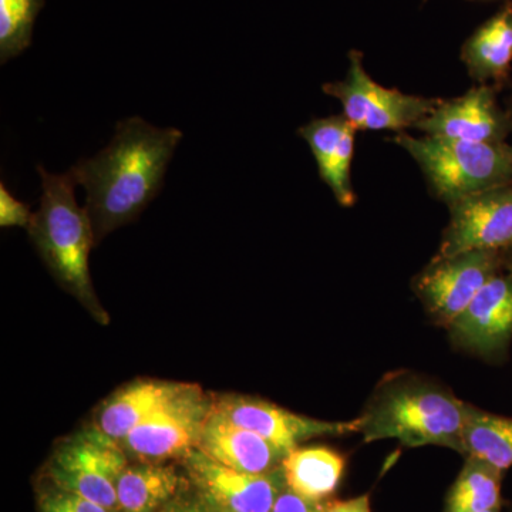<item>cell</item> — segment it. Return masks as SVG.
Returning a JSON list of instances; mask_svg holds the SVG:
<instances>
[{
    "mask_svg": "<svg viewBox=\"0 0 512 512\" xmlns=\"http://www.w3.org/2000/svg\"><path fill=\"white\" fill-rule=\"evenodd\" d=\"M448 208L450 222L434 259L512 247V184L467 195Z\"/></svg>",
    "mask_w": 512,
    "mask_h": 512,
    "instance_id": "cell-9",
    "label": "cell"
},
{
    "mask_svg": "<svg viewBox=\"0 0 512 512\" xmlns=\"http://www.w3.org/2000/svg\"><path fill=\"white\" fill-rule=\"evenodd\" d=\"M113 512H126V511L117 510V511H113Z\"/></svg>",
    "mask_w": 512,
    "mask_h": 512,
    "instance_id": "cell-31",
    "label": "cell"
},
{
    "mask_svg": "<svg viewBox=\"0 0 512 512\" xmlns=\"http://www.w3.org/2000/svg\"><path fill=\"white\" fill-rule=\"evenodd\" d=\"M127 464V454L119 441L90 423L56 444L46 473L56 487L117 511V483Z\"/></svg>",
    "mask_w": 512,
    "mask_h": 512,
    "instance_id": "cell-5",
    "label": "cell"
},
{
    "mask_svg": "<svg viewBox=\"0 0 512 512\" xmlns=\"http://www.w3.org/2000/svg\"><path fill=\"white\" fill-rule=\"evenodd\" d=\"M508 114H510V120H511V126H512V107H511L510 113H508Z\"/></svg>",
    "mask_w": 512,
    "mask_h": 512,
    "instance_id": "cell-29",
    "label": "cell"
},
{
    "mask_svg": "<svg viewBox=\"0 0 512 512\" xmlns=\"http://www.w3.org/2000/svg\"><path fill=\"white\" fill-rule=\"evenodd\" d=\"M212 397L198 384L144 420L120 441L128 460L167 463L183 460L198 448L202 429L211 412Z\"/></svg>",
    "mask_w": 512,
    "mask_h": 512,
    "instance_id": "cell-7",
    "label": "cell"
},
{
    "mask_svg": "<svg viewBox=\"0 0 512 512\" xmlns=\"http://www.w3.org/2000/svg\"><path fill=\"white\" fill-rule=\"evenodd\" d=\"M198 450L222 466L249 474L271 473L281 467L286 456L264 437L224 419L212 407Z\"/></svg>",
    "mask_w": 512,
    "mask_h": 512,
    "instance_id": "cell-16",
    "label": "cell"
},
{
    "mask_svg": "<svg viewBox=\"0 0 512 512\" xmlns=\"http://www.w3.org/2000/svg\"><path fill=\"white\" fill-rule=\"evenodd\" d=\"M212 410L242 429L254 431L288 454L303 441L323 436L359 433V419L323 421L289 412L259 397L245 394H221L212 397Z\"/></svg>",
    "mask_w": 512,
    "mask_h": 512,
    "instance_id": "cell-11",
    "label": "cell"
},
{
    "mask_svg": "<svg viewBox=\"0 0 512 512\" xmlns=\"http://www.w3.org/2000/svg\"><path fill=\"white\" fill-rule=\"evenodd\" d=\"M178 128H158L140 117L117 123L109 146L79 161L70 173L87 192L86 210L96 241L133 222L157 197L180 144Z\"/></svg>",
    "mask_w": 512,
    "mask_h": 512,
    "instance_id": "cell-1",
    "label": "cell"
},
{
    "mask_svg": "<svg viewBox=\"0 0 512 512\" xmlns=\"http://www.w3.org/2000/svg\"><path fill=\"white\" fill-rule=\"evenodd\" d=\"M33 214L29 205L16 200L5 183H0V227L2 228H29L32 224Z\"/></svg>",
    "mask_w": 512,
    "mask_h": 512,
    "instance_id": "cell-24",
    "label": "cell"
},
{
    "mask_svg": "<svg viewBox=\"0 0 512 512\" xmlns=\"http://www.w3.org/2000/svg\"><path fill=\"white\" fill-rule=\"evenodd\" d=\"M468 409L470 404L439 384L394 377L370 399L359 433L365 443L394 439L406 447L440 446L463 454Z\"/></svg>",
    "mask_w": 512,
    "mask_h": 512,
    "instance_id": "cell-3",
    "label": "cell"
},
{
    "mask_svg": "<svg viewBox=\"0 0 512 512\" xmlns=\"http://www.w3.org/2000/svg\"><path fill=\"white\" fill-rule=\"evenodd\" d=\"M483 512H500V510H490V511H483Z\"/></svg>",
    "mask_w": 512,
    "mask_h": 512,
    "instance_id": "cell-30",
    "label": "cell"
},
{
    "mask_svg": "<svg viewBox=\"0 0 512 512\" xmlns=\"http://www.w3.org/2000/svg\"><path fill=\"white\" fill-rule=\"evenodd\" d=\"M39 512H113L82 495L50 485L39 495Z\"/></svg>",
    "mask_w": 512,
    "mask_h": 512,
    "instance_id": "cell-23",
    "label": "cell"
},
{
    "mask_svg": "<svg viewBox=\"0 0 512 512\" xmlns=\"http://www.w3.org/2000/svg\"><path fill=\"white\" fill-rule=\"evenodd\" d=\"M356 131L343 114L309 121L298 130L311 148L320 178L343 207H352L356 201L352 187Z\"/></svg>",
    "mask_w": 512,
    "mask_h": 512,
    "instance_id": "cell-14",
    "label": "cell"
},
{
    "mask_svg": "<svg viewBox=\"0 0 512 512\" xmlns=\"http://www.w3.org/2000/svg\"><path fill=\"white\" fill-rule=\"evenodd\" d=\"M191 488L187 474L167 463H128L117 483L119 510L158 512Z\"/></svg>",
    "mask_w": 512,
    "mask_h": 512,
    "instance_id": "cell-18",
    "label": "cell"
},
{
    "mask_svg": "<svg viewBox=\"0 0 512 512\" xmlns=\"http://www.w3.org/2000/svg\"><path fill=\"white\" fill-rule=\"evenodd\" d=\"M191 383L137 379L111 393L94 412L92 424L110 439L120 441L177 397Z\"/></svg>",
    "mask_w": 512,
    "mask_h": 512,
    "instance_id": "cell-15",
    "label": "cell"
},
{
    "mask_svg": "<svg viewBox=\"0 0 512 512\" xmlns=\"http://www.w3.org/2000/svg\"><path fill=\"white\" fill-rule=\"evenodd\" d=\"M322 503L303 498L301 495L293 493L288 485L276 497L274 507L271 512H320Z\"/></svg>",
    "mask_w": 512,
    "mask_h": 512,
    "instance_id": "cell-25",
    "label": "cell"
},
{
    "mask_svg": "<svg viewBox=\"0 0 512 512\" xmlns=\"http://www.w3.org/2000/svg\"><path fill=\"white\" fill-rule=\"evenodd\" d=\"M285 483L293 493L323 503L345 473V458L329 447H296L282 460Z\"/></svg>",
    "mask_w": 512,
    "mask_h": 512,
    "instance_id": "cell-19",
    "label": "cell"
},
{
    "mask_svg": "<svg viewBox=\"0 0 512 512\" xmlns=\"http://www.w3.org/2000/svg\"><path fill=\"white\" fill-rule=\"evenodd\" d=\"M503 264L504 252L500 251H471L451 258H433L417 276L414 289L430 315L450 328Z\"/></svg>",
    "mask_w": 512,
    "mask_h": 512,
    "instance_id": "cell-8",
    "label": "cell"
},
{
    "mask_svg": "<svg viewBox=\"0 0 512 512\" xmlns=\"http://www.w3.org/2000/svg\"><path fill=\"white\" fill-rule=\"evenodd\" d=\"M414 128L426 136L481 144L505 143L512 131L510 114L498 106L495 86L490 84H478L463 96L441 100Z\"/></svg>",
    "mask_w": 512,
    "mask_h": 512,
    "instance_id": "cell-12",
    "label": "cell"
},
{
    "mask_svg": "<svg viewBox=\"0 0 512 512\" xmlns=\"http://www.w3.org/2000/svg\"><path fill=\"white\" fill-rule=\"evenodd\" d=\"M37 171L42 177V198L29 225V237L57 284L82 303L94 320L109 325L110 315L97 298L90 276V252L97 241L89 212L77 204L76 180L70 171L50 174L43 165Z\"/></svg>",
    "mask_w": 512,
    "mask_h": 512,
    "instance_id": "cell-2",
    "label": "cell"
},
{
    "mask_svg": "<svg viewBox=\"0 0 512 512\" xmlns=\"http://www.w3.org/2000/svg\"><path fill=\"white\" fill-rule=\"evenodd\" d=\"M501 474L483 461L468 457L466 466L451 487L446 512L500 510Z\"/></svg>",
    "mask_w": 512,
    "mask_h": 512,
    "instance_id": "cell-21",
    "label": "cell"
},
{
    "mask_svg": "<svg viewBox=\"0 0 512 512\" xmlns=\"http://www.w3.org/2000/svg\"><path fill=\"white\" fill-rule=\"evenodd\" d=\"M461 60L478 84L507 82L512 67V0L474 30L461 47Z\"/></svg>",
    "mask_w": 512,
    "mask_h": 512,
    "instance_id": "cell-17",
    "label": "cell"
},
{
    "mask_svg": "<svg viewBox=\"0 0 512 512\" xmlns=\"http://www.w3.org/2000/svg\"><path fill=\"white\" fill-rule=\"evenodd\" d=\"M463 454L495 470L512 467V419L470 406L463 433Z\"/></svg>",
    "mask_w": 512,
    "mask_h": 512,
    "instance_id": "cell-20",
    "label": "cell"
},
{
    "mask_svg": "<svg viewBox=\"0 0 512 512\" xmlns=\"http://www.w3.org/2000/svg\"><path fill=\"white\" fill-rule=\"evenodd\" d=\"M504 254L508 255V256L504 255V261L508 262V269H510V271H512V247L510 249H507V251H505Z\"/></svg>",
    "mask_w": 512,
    "mask_h": 512,
    "instance_id": "cell-28",
    "label": "cell"
},
{
    "mask_svg": "<svg viewBox=\"0 0 512 512\" xmlns=\"http://www.w3.org/2000/svg\"><path fill=\"white\" fill-rule=\"evenodd\" d=\"M448 329L456 342L480 355L503 352L512 338V271L495 274Z\"/></svg>",
    "mask_w": 512,
    "mask_h": 512,
    "instance_id": "cell-13",
    "label": "cell"
},
{
    "mask_svg": "<svg viewBox=\"0 0 512 512\" xmlns=\"http://www.w3.org/2000/svg\"><path fill=\"white\" fill-rule=\"evenodd\" d=\"M320 512H372L370 497L369 494H365L350 498V500L322 503V511Z\"/></svg>",
    "mask_w": 512,
    "mask_h": 512,
    "instance_id": "cell-27",
    "label": "cell"
},
{
    "mask_svg": "<svg viewBox=\"0 0 512 512\" xmlns=\"http://www.w3.org/2000/svg\"><path fill=\"white\" fill-rule=\"evenodd\" d=\"M323 93L342 104L343 116L356 130L396 131L416 127L429 117L441 99L413 96L376 83L363 66V53L349 52V70L342 82L323 84Z\"/></svg>",
    "mask_w": 512,
    "mask_h": 512,
    "instance_id": "cell-6",
    "label": "cell"
},
{
    "mask_svg": "<svg viewBox=\"0 0 512 512\" xmlns=\"http://www.w3.org/2000/svg\"><path fill=\"white\" fill-rule=\"evenodd\" d=\"M195 493L214 512H271L286 485L282 466L265 474L222 466L195 448L181 460Z\"/></svg>",
    "mask_w": 512,
    "mask_h": 512,
    "instance_id": "cell-10",
    "label": "cell"
},
{
    "mask_svg": "<svg viewBox=\"0 0 512 512\" xmlns=\"http://www.w3.org/2000/svg\"><path fill=\"white\" fill-rule=\"evenodd\" d=\"M45 0H0V63L32 45L33 26Z\"/></svg>",
    "mask_w": 512,
    "mask_h": 512,
    "instance_id": "cell-22",
    "label": "cell"
},
{
    "mask_svg": "<svg viewBox=\"0 0 512 512\" xmlns=\"http://www.w3.org/2000/svg\"><path fill=\"white\" fill-rule=\"evenodd\" d=\"M393 143L419 164L430 190L451 202L501 185L512 184V146L451 138L413 137L399 133Z\"/></svg>",
    "mask_w": 512,
    "mask_h": 512,
    "instance_id": "cell-4",
    "label": "cell"
},
{
    "mask_svg": "<svg viewBox=\"0 0 512 512\" xmlns=\"http://www.w3.org/2000/svg\"><path fill=\"white\" fill-rule=\"evenodd\" d=\"M158 512H214L211 510L210 505L205 503L204 500L195 493L194 488H188L184 493L175 497L170 501L163 510Z\"/></svg>",
    "mask_w": 512,
    "mask_h": 512,
    "instance_id": "cell-26",
    "label": "cell"
},
{
    "mask_svg": "<svg viewBox=\"0 0 512 512\" xmlns=\"http://www.w3.org/2000/svg\"><path fill=\"white\" fill-rule=\"evenodd\" d=\"M424 2H426V0H424Z\"/></svg>",
    "mask_w": 512,
    "mask_h": 512,
    "instance_id": "cell-32",
    "label": "cell"
}]
</instances>
